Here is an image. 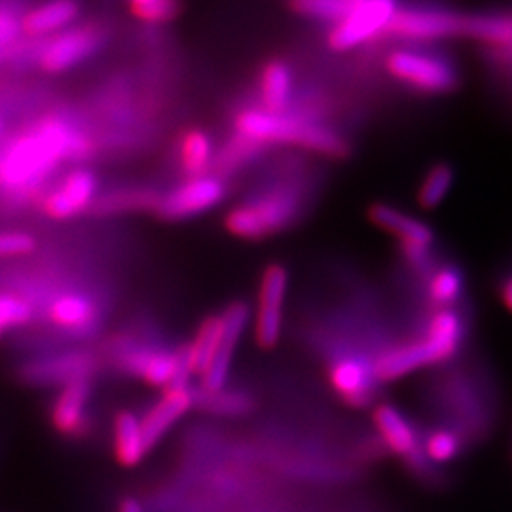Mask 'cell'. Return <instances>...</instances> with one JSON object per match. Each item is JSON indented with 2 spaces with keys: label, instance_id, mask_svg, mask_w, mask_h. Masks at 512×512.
<instances>
[{
  "label": "cell",
  "instance_id": "1",
  "mask_svg": "<svg viewBox=\"0 0 512 512\" xmlns=\"http://www.w3.org/2000/svg\"><path fill=\"white\" fill-rule=\"evenodd\" d=\"M86 143L63 122H46L23 135L0 162V184L25 188L37 184L65 158L84 152Z\"/></svg>",
  "mask_w": 512,
  "mask_h": 512
},
{
  "label": "cell",
  "instance_id": "2",
  "mask_svg": "<svg viewBox=\"0 0 512 512\" xmlns=\"http://www.w3.org/2000/svg\"><path fill=\"white\" fill-rule=\"evenodd\" d=\"M236 131L239 137L249 139L256 145L285 143L329 156H342L346 152V143L334 131L287 112L243 110L236 118Z\"/></svg>",
  "mask_w": 512,
  "mask_h": 512
},
{
  "label": "cell",
  "instance_id": "3",
  "mask_svg": "<svg viewBox=\"0 0 512 512\" xmlns=\"http://www.w3.org/2000/svg\"><path fill=\"white\" fill-rule=\"evenodd\" d=\"M302 209V196L293 186H275L255 200L234 207L226 217L230 234L241 239H262L287 228Z\"/></svg>",
  "mask_w": 512,
  "mask_h": 512
},
{
  "label": "cell",
  "instance_id": "4",
  "mask_svg": "<svg viewBox=\"0 0 512 512\" xmlns=\"http://www.w3.org/2000/svg\"><path fill=\"white\" fill-rule=\"evenodd\" d=\"M385 67L397 80L418 92H450L458 80L454 67L444 59L412 50L391 52L385 59Z\"/></svg>",
  "mask_w": 512,
  "mask_h": 512
},
{
  "label": "cell",
  "instance_id": "5",
  "mask_svg": "<svg viewBox=\"0 0 512 512\" xmlns=\"http://www.w3.org/2000/svg\"><path fill=\"white\" fill-rule=\"evenodd\" d=\"M397 10L399 6L389 0L355 2L348 16L334 23L329 33L330 48L344 52L384 33L395 18Z\"/></svg>",
  "mask_w": 512,
  "mask_h": 512
},
{
  "label": "cell",
  "instance_id": "6",
  "mask_svg": "<svg viewBox=\"0 0 512 512\" xmlns=\"http://www.w3.org/2000/svg\"><path fill=\"white\" fill-rule=\"evenodd\" d=\"M122 366L147 384L164 389L171 385H188V378L192 376L184 348L177 353L143 346L131 348L124 351Z\"/></svg>",
  "mask_w": 512,
  "mask_h": 512
},
{
  "label": "cell",
  "instance_id": "7",
  "mask_svg": "<svg viewBox=\"0 0 512 512\" xmlns=\"http://www.w3.org/2000/svg\"><path fill=\"white\" fill-rule=\"evenodd\" d=\"M454 355V349L440 342L439 338L427 334L418 342L384 351L372 365V370L378 382H393L421 366L439 365L452 359Z\"/></svg>",
  "mask_w": 512,
  "mask_h": 512
},
{
  "label": "cell",
  "instance_id": "8",
  "mask_svg": "<svg viewBox=\"0 0 512 512\" xmlns=\"http://www.w3.org/2000/svg\"><path fill=\"white\" fill-rule=\"evenodd\" d=\"M226 196V186L219 177L202 175L179 184L158 200L156 211L167 220H183L202 215L217 207Z\"/></svg>",
  "mask_w": 512,
  "mask_h": 512
},
{
  "label": "cell",
  "instance_id": "9",
  "mask_svg": "<svg viewBox=\"0 0 512 512\" xmlns=\"http://www.w3.org/2000/svg\"><path fill=\"white\" fill-rule=\"evenodd\" d=\"M287 285L289 274L281 264H272L264 270L255 319L256 344L260 348L272 349L279 342Z\"/></svg>",
  "mask_w": 512,
  "mask_h": 512
},
{
  "label": "cell",
  "instance_id": "10",
  "mask_svg": "<svg viewBox=\"0 0 512 512\" xmlns=\"http://www.w3.org/2000/svg\"><path fill=\"white\" fill-rule=\"evenodd\" d=\"M465 16L442 8H399L387 31L408 40H437L463 35Z\"/></svg>",
  "mask_w": 512,
  "mask_h": 512
},
{
  "label": "cell",
  "instance_id": "11",
  "mask_svg": "<svg viewBox=\"0 0 512 512\" xmlns=\"http://www.w3.org/2000/svg\"><path fill=\"white\" fill-rule=\"evenodd\" d=\"M220 317H222L224 330H222L219 351H217L213 363L203 372V376H200L202 378V393H207V395L219 393L226 385L230 366L234 361V353H236L241 334L249 321V308L243 302H236Z\"/></svg>",
  "mask_w": 512,
  "mask_h": 512
},
{
  "label": "cell",
  "instance_id": "12",
  "mask_svg": "<svg viewBox=\"0 0 512 512\" xmlns=\"http://www.w3.org/2000/svg\"><path fill=\"white\" fill-rule=\"evenodd\" d=\"M101 44V33L92 25H82L57 33L40 50V67L48 73H63L84 61Z\"/></svg>",
  "mask_w": 512,
  "mask_h": 512
},
{
  "label": "cell",
  "instance_id": "13",
  "mask_svg": "<svg viewBox=\"0 0 512 512\" xmlns=\"http://www.w3.org/2000/svg\"><path fill=\"white\" fill-rule=\"evenodd\" d=\"M196 404V391L190 385H171L164 395L152 404V408L141 418L143 437L148 450H152L165 433L183 418L184 414Z\"/></svg>",
  "mask_w": 512,
  "mask_h": 512
},
{
  "label": "cell",
  "instance_id": "14",
  "mask_svg": "<svg viewBox=\"0 0 512 512\" xmlns=\"http://www.w3.org/2000/svg\"><path fill=\"white\" fill-rule=\"evenodd\" d=\"M97 194V177L88 169H76L44 200V211L52 219H71L86 211Z\"/></svg>",
  "mask_w": 512,
  "mask_h": 512
},
{
  "label": "cell",
  "instance_id": "15",
  "mask_svg": "<svg viewBox=\"0 0 512 512\" xmlns=\"http://www.w3.org/2000/svg\"><path fill=\"white\" fill-rule=\"evenodd\" d=\"M92 399L90 378L63 385L52 408V423L61 435L80 437L88 431V404Z\"/></svg>",
  "mask_w": 512,
  "mask_h": 512
},
{
  "label": "cell",
  "instance_id": "16",
  "mask_svg": "<svg viewBox=\"0 0 512 512\" xmlns=\"http://www.w3.org/2000/svg\"><path fill=\"white\" fill-rule=\"evenodd\" d=\"M95 359L86 351H71L42 359L23 368V378L31 384H71L80 378H90Z\"/></svg>",
  "mask_w": 512,
  "mask_h": 512
},
{
  "label": "cell",
  "instance_id": "17",
  "mask_svg": "<svg viewBox=\"0 0 512 512\" xmlns=\"http://www.w3.org/2000/svg\"><path fill=\"white\" fill-rule=\"evenodd\" d=\"M376 376L372 365L357 357H344L330 368V384L351 406H365L374 395Z\"/></svg>",
  "mask_w": 512,
  "mask_h": 512
},
{
  "label": "cell",
  "instance_id": "18",
  "mask_svg": "<svg viewBox=\"0 0 512 512\" xmlns=\"http://www.w3.org/2000/svg\"><path fill=\"white\" fill-rule=\"evenodd\" d=\"M374 425L387 450L395 456L414 459L420 454V440L416 429L395 406L380 404L374 410Z\"/></svg>",
  "mask_w": 512,
  "mask_h": 512
},
{
  "label": "cell",
  "instance_id": "19",
  "mask_svg": "<svg viewBox=\"0 0 512 512\" xmlns=\"http://www.w3.org/2000/svg\"><path fill=\"white\" fill-rule=\"evenodd\" d=\"M368 217L378 228L401 239L403 247L429 249L435 239L433 230L425 222L408 217V215H404L403 211H399L391 205H385V203L372 205L368 211Z\"/></svg>",
  "mask_w": 512,
  "mask_h": 512
},
{
  "label": "cell",
  "instance_id": "20",
  "mask_svg": "<svg viewBox=\"0 0 512 512\" xmlns=\"http://www.w3.org/2000/svg\"><path fill=\"white\" fill-rule=\"evenodd\" d=\"M80 14V6L71 0H55L40 4L21 18V31L29 37L40 38L63 33Z\"/></svg>",
  "mask_w": 512,
  "mask_h": 512
},
{
  "label": "cell",
  "instance_id": "21",
  "mask_svg": "<svg viewBox=\"0 0 512 512\" xmlns=\"http://www.w3.org/2000/svg\"><path fill=\"white\" fill-rule=\"evenodd\" d=\"M114 456L116 461L131 469L137 467L148 454L147 442L143 437V427H141V418L135 416L133 412H120L114 420Z\"/></svg>",
  "mask_w": 512,
  "mask_h": 512
},
{
  "label": "cell",
  "instance_id": "22",
  "mask_svg": "<svg viewBox=\"0 0 512 512\" xmlns=\"http://www.w3.org/2000/svg\"><path fill=\"white\" fill-rule=\"evenodd\" d=\"M293 93V74L291 69L281 63H268L260 74V99L264 110L268 112H285Z\"/></svg>",
  "mask_w": 512,
  "mask_h": 512
},
{
  "label": "cell",
  "instance_id": "23",
  "mask_svg": "<svg viewBox=\"0 0 512 512\" xmlns=\"http://www.w3.org/2000/svg\"><path fill=\"white\" fill-rule=\"evenodd\" d=\"M463 35L478 38L501 52L512 54V14L465 16Z\"/></svg>",
  "mask_w": 512,
  "mask_h": 512
},
{
  "label": "cell",
  "instance_id": "24",
  "mask_svg": "<svg viewBox=\"0 0 512 512\" xmlns=\"http://www.w3.org/2000/svg\"><path fill=\"white\" fill-rule=\"evenodd\" d=\"M222 317L215 315V317H209L205 323H203L194 342L184 346L186 349V359H188V365L192 374H200L203 376V372L209 368V365L213 363L217 351H219L220 340H222Z\"/></svg>",
  "mask_w": 512,
  "mask_h": 512
},
{
  "label": "cell",
  "instance_id": "25",
  "mask_svg": "<svg viewBox=\"0 0 512 512\" xmlns=\"http://www.w3.org/2000/svg\"><path fill=\"white\" fill-rule=\"evenodd\" d=\"M50 317L59 327L84 329L92 325L95 310L93 304L82 294H63L50 306Z\"/></svg>",
  "mask_w": 512,
  "mask_h": 512
},
{
  "label": "cell",
  "instance_id": "26",
  "mask_svg": "<svg viewBox=\"0 0 512 512\" xmlns=\"http://www.w3.org/2000/svg\"><path fill=\"white\" fill-rule=\"evenodd\" d=\"M158 194L147 188H122L105 194L95 202V211L103 215L126 213V211H141L158 205Z\"/></svg>",
  "mask_w": 512,
  "mask_h": 512
},
{
  "label": "cell",
  "instance_id": "27",
  "mask_svg": "<svg viewBox=\"0 0 512 512\" xmlns=\"http://www.w3.org/2000/svg\"><path fill=\"white\" fill-rule=\"evenodd\" d=\"M213 162V141L202 129H192L184 133L181 141V164L192 177H202L205 169Z\"/></svg>",
  "mask_w": 512,
  "mask_h": 512
},
{
  "label": "cell",
  "instance_id": "28",
  "mask_svg": "<svg viewBox=\"0 0 512 512\" xmlns=\"http://www.w3.org/2000/svg\"><path fill=\"white\" fill-rule=\"evenodd\" d=\"M461 293H463V277L454 266L440 268L429 281V298L442 310H448V306L456 304Z\"/></svg>",
  "mask_w": 512,
  "mask_h": 512
},
{
  "label": "cell",
  "instance_id": "29",
  "mask_svg": "<svg viewBox=\"0 0 512 512\" xmlns=\"http://www.w3.org/2000/svg\"><path fill=\"white\" fill-rule=\"evenodd\" d=\"M454 183V171L446 164L435 165L423 179L418 192V202L425 209H433L446 198Z\"/></svg>",
  "mask_w": 512,
  "mask_h": 512
},
{
  "label": "cell",
  "instance_id": "30",
  "mask_svg": "<svg viewBox=\"0 0 512 512\" xmlns=\"http://www.w3.org/2000/svg\"><path fill=\"white\" fill-rule=\"evenodd\" d=\"M353 6L355 0H298L291 4V10L302 18L338 23L348 16Z\"/></svg>",
  "mask_w": 512,
  "mask_h": 512
},
{
  "label": "cell",
  "instance_id": "31",
  "mask_svg": "<svg viewBox=\"0 0 512 512\" xmlns=\"http://www.w3.org/2000/svg\"><path fill=\"white\" fill-rule=\"evenodd\" d=\"M33 306L18 294L0 293V340L6 330L16 329L31 321Z\"/></svg>",
  "mask_w": 512,
  "mask_h": 512
},
{
  "label": "cell",
  "instance_id": "32",
  "mask_svg": "<svg viewBox=\"0 0 512 512\" xmlns=\"http://www.w3.org/2000/svg\"><path fill=\"white\" fill-rule=\"evenodd\" d=\"M461 448L458 435L446 429L433 431L425 442H423V458L433 461V463H448L456 458Z\"/></svg>",
  "mask_w": 512,
  "mask_h": 512
},
{
  "label": "cell",
  "instance_id": "33",
  "mask_svg": "<svg viewBox=\"0 0 512 512\" xmlns=\"http://www.w3.org/2000/svg\"><path fill=\"white\" fill-rule=\"evenodd\" d=\"M181 4L173 0H135L131 2V12L135 18L147 23H169L179 18Z\"/></svg>",
  "mask_w": 512,
  "mask_h": 512
},
{
  "label": "cell",
  "instance_id": "34",
  "mask_svg": "<svg viewBox=\"0 0 512 512\" xmlns=\"http://www.w3.org/2000/svg\"><path fill=\"white\" fill-rule=\"evenodd\" d=\"M198 401L205 406V408H209V410H215V412H220V414H243V412H247L249 410V399L243 395V393H238V391H219V393H213V395H207V393H203V399H198V395H196V404Z\"/></svg>",
  "mask_w": 512,
  "mask_h": 512
},
{
  "label": "cell",
  "instance_id": "35",
  "mask_svg": "<svg viewBox=\"0 0 512 512\" xmlns=\"http://www.w3.org/2000/svg\"><path fill=\"white\" fill-rule=\"evenodd\" d=\"M35 247L37 239L27 232H0V258L29 255Z\"/></svg>",
  "mask_w": 512,
  "mask_h": 512
},
{
  "label": "cell",
  "instance_id": "36",
  "mask_svg": "<svg viewBox=\"0 0 512 512\" xmlns=\"http://www.w3.org/2000/svg\"><path fill=\"white\" fill-rule=\"evenodd\" d=\"M501 300H503L505 308L512 311V274L507 275L503 285H501Z\"/></svg>",
  "mask_w": 512,
  "mask_h": 512
},
{
  "label": "cell",
  "instance_id": "37",
  "mask_svg": "<svg viewBox=\"0 0 512 512\" xmlns=\"http://www.w3.org/2000/svg\"><path fill=\"white\" fill-rule=\"evenodd\" d=\"M120 512H145L141 503L133 497H126L122 503H120Z\"/></svg>",
  "mask_w": 512,
  "mask_h": 512
}]
</instances>
